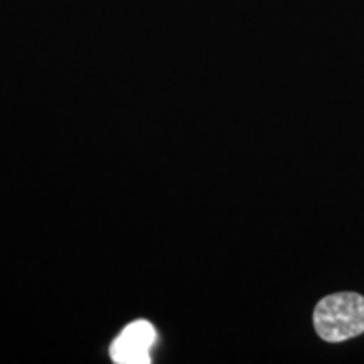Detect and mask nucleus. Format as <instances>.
<instances>
[{
    "mask_svg": "<svg viewBox=\"0 0 364 364\" xmlns=\"http://www.w3.org/2000/svg\"><path fill=\"white\" fill-rule=\"evenodd\" d=\"M314 327L326 343H344L364 332V297L356 292L327 295L314 311Z\"/></svg>",
    "mask_w": 364,
    "mask_h": 364,
    "instance_id": "1",
    "label": "nucleus"
},
{
    "mask_svg": "<svg viewBox=\"0 0 364 364\" xmlns=\"http://www.w3.org/2000/svg\"><path fill=\"white\" fill-rule=\"evenodd\" d=\"M157 341L156 327L149 321H135L113 341L110 356L117 364H149L150 349Z\"/></svg>",
    "mask_w": 364,
    "mask_h": 364,
    "instance_id": "2",
    "label": "nucleus"
}]
</instances>
